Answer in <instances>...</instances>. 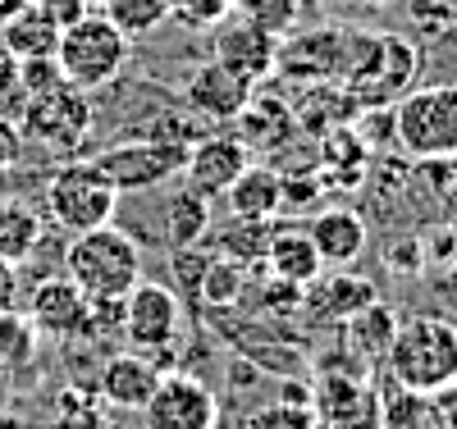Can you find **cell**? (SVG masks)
<instances>
[{
	"label": "cell",
	"instance_id": "1",
	"mask_svg": "<svg viewBox=\"0 0 457 429\" xmlns=\"http://www.w3.org/2000/svg\"><path fill=\"white\" fill-rule=\"evenodd\" d=\"M385 370L398 388L411 393H444L457 384V325L444 316H407L398 320Z\"/></svg>",
	"mask_w": 457,
	"mask_h": 429
},
{
	"label": "cell",
	"instance_id": "2",
	"mask_svg": "<svg viewBox=\"0 0 457 429\" xmlns=\"http://www.w3.org/2000/svg\"><path fill=\"white\" fill-rule=\"evenodd\" d=\"M60 265H64V279H73L87 293V301L124 297L142 279V247L124 228L101 224L87 233H73Z\"/></svg>",
	"mask_w": 457,
	"mask_h": 429
},
{
	"label": "cell",
	"instance_id": "3",
	"mask_svg": "<svg viewBox=\"0 0 457 429\" xmlns=\"http://www.w3.org/2000/svg\"><path fill=\"white\" fill-rule=\"evenodd\" d=\"M55 64L64 73V83H73L79 92H96L105 83L124 73L129 64V37L114 28L105 14H83L79 23H69L60 32L55 46Z\"/></svg>",
	"mask_w": 457,
	"mask_h": 429
},
{
	"label": "cell",
	"instance_id": "4",
	"mask_svg": "<svg viewBox=\"0 0 457 429\" xmlns=\"http://www.w3.org/2000/svg\"><path fill=\"white\" fill-rule=\"evenodd\" d=\"M394 137L416 161H453L457 155V83L403 92L394 105Z\"/></svg>",
	"mask_w": 457,
	"mask_h": 429
},
{
	"label": "cell",
	"instance_id": "5",
	"mask_svg": "<svg viewBox=\"0 0 457 429\" xmlns=\"http://www.w3.org/2000/svg\"><path fill=\"white\" fill-rule=\"evenodd\" d=\"M114 206H120V192L105 183V174L87 161H64L55 169V178L46 183V210L51 219L69 233H87L101 224H114Z\"/></svg>",
	"mask_w": 457,
	"mask_h": 429
},
{
	"label": "cell",
	"instance_id": "6",
	"mask_svg": "<svg viewBox=\"0 0 457 429\" xmlns=\"http://www.w3.org/2000/svg\"><path fill=\"white\" fill-rule=\"evenodd\" d=\"M14 120H19L23 142H42L51 151H79L92 133V101L73 83H60L55 92L23 96Z\"/></svg>",
	"mask_w": 457,
	"mask_h": 429
},
{
	"label": "cell",
	"instance_id": "7",
	"mask_svg": "<svg viewBox=\"0 0 457 429\" xmlns=\"http://www.w3.org/2000/svg\"><path fill=\"white\" fill-rule=\"evenodd\" d=\"M187 161V146L179 142H156V137H142V142H114L105 151L92 155V165L105 174V183L129 197V192H151L170 178L183 174Z\"/></svg>",
	"mask_w": 457,
	"mask_h": 429
},
{
	"label": "cell",
	"instance_id": "8",
	"mask_svg": "<svg viewBox=\"0 0 457 429\" xmlns=\"http://www.w3.org/2000/svg\"><path fill=\"white\" fill-rule=\"evenodd\" d=\"M179 325H183V306L174 297V288L137 279L124 293V338L133 342V352L151 357L161 370H170V347L179 342Z\"/></svg>",
	"mask_w": 457,
	"mask_h": 429
},
{
	"label": "cell",
	"instance_id": "9",
	"mask_svg": "<svg viewBox=\"0 0 457 429\" xmlns=\"http://www.w3.org/2000/svg\"><path fill=\"white\" fill-rule=\"evenodd\" d=\"M137 416L146 420V429H220V398L197 375L165 370Z\"/></svg>",
	"mask_w": 457,
	"mask_h": 429
},
{
	"label": "cell",
	"instance_id": "10",
	"mask_svg": "<svg viewBox=\"0 0 457 429\" xmlns=\"http://www.w3.org/2000/svg\"><path fill=\"white\" fill-rule=\"evenodd\" d=\"M312 411L316 429H379V388L357 370H325Z\"/></svg>",
	"mask_w": 457,
	"mask_h": 429
},
{
	"label": "cell",
	"instance_id": "11",
	"mask_svg": "<svg viewBox=\"0 0 457 429\" xmlns=\"http://www.w3.org/2000/svg\"><path fill=\"white\" fill-rule=\"evenodd\" d=\"M87 293L73 284V279H42L28 297V325L37 329V338H51V342H73L83 338L87 329Z\"/></svg>",
	"mask_w": 457,
	"mask_h": 429
},
{
	"label": "cell",
	"instance_id": "12",
	"mask_svg": "<svg viewBox=\"0 0 457 429\" xmlns=\"http://www.w3.org/2000/svg\"><path fill=\"white\" fill-rule=\"evenodd\" d=\"M215 60L238 73L243 83H265V78H275V64H279V37L261 32L256 23L247 19H234L228 14L220 28H215Z\"/></svg>",
	"mask_w": 457,
	"mask_h": 429
},
{
	"label": "cell",
	"instance_id": "13",
	"mask_svg": "<svg viewBox=\"0 0 457 429\" xmlns=\"http://www.w3.org/2000/svg\"><path fill=\"white\" fill-rule=\"evenodd\" d=\"M370 301H379V293L366 275H353V269H320L312 284H302L297 316H307L312 325H329V320L343 325Z\"/></svg>",
	"mask_w": 457,
	"mask_h": 429
},
{
	"label": "cell",
	"instance_id": "14",
	"mask_svg": "<svg viewBox=\"0 0 457 429\" xmlns=\"http://www.w3.org/2000/svg\"><path fill=\"white\" fill-rule=\"evenodd\" d=\"M252 165V151L234 137V133H211V137H197L187 146V161H183V183L202 192V197H224L228 183H234L243 169Z\"/></svg>",
	"mask_w": 457,
	"mask_h": 429
},
{
	"label": "cell",
	"instance_id": "15",
	"mask_svg": "<svg viewBox=\"0 0 457 429\" xmlns=\"http://www.w3.org/2000/svg\"><path fill=\"white\" fill-rule=\"evenodd\" d=\"M252 92L256 87L243 83L238 73H228L220 60L197 64L193 73H187V83H183V101H187V110H193L202 124H228L247 105Z\"/></svg>",
	"mask_w": 457,
	"mask_h": 429
},
{
	"label": "cell",
	"instance_id": "16",
	"mask_svg": "<svg viewBox=\"0 0 457 429\" xmlns=\"http://www.w3.org/2000/svg\"><path fill=\"white\" fill-rule=\"evenodd\" d=\"M161 375L165 370L142 352H114V357H105V366L96 375V402L110 411H142L146 398L156 393Z\"/></svg>",
	"mask_w": 457,
	"mask_h": 429
},
{
	"label": "cell",
	"instance_id": "17",
	"mask_svg": "<svg viewBox=\"0 0 457 429\" xmlns=\"http://www.w3.org/2000/svg\"><path fill=\"white\" fill-rule=\"evenodd\" d=\"M307 238L320 256L325 269H348L366 256V238L370 228L357 210H343V206H325L312 224H307Z\"/></svg>",
	"mask_w": 457,
	"mask_h": 429
},
{
	"label": "cell",
	"instance_id": "18",
	"mask_svg": "<svg viewBox=\"0 0 457 429\" xmlns=\"http://www.w3.org/2000/svg\"><path fill=\"white\" fill-rule=\"evenodd\" d=\"M348 32H334V28H316V32H302L293 42H279V64L297 78H343V64H348Z\"/></svg>",
	"mask_w": 457,
	"mask_h": 429
},
{
	"label": "cell",
	"instance_id": "19",
	"mask_svg": "<svg viewBox=\"0 0 457 429\" xmlns=\"http://www.w3.org/2000/svg\"><path fill=\"white\" fill-rule=\"evenodd\" d=\"M234 137L247 146V151H261V155H270L279 151L293 133H297V120H293V105H284L279 96H247V105L234 114Z\"/></svg>",
	"mask_w": 457,
	"mask_h": 429
},
{
	"label": "cell",
	"instance_id": "20",
	"mask_svg": "<svg viewBox=\"0 0 457 429\" xmlns=\"http://www.w3.org/2000/svg\"><path fill=\"white\" fill-rule=\"evenodd\" d=\"M320 256L307 238V228L297 224H275V238H270V252H265V275H275L284 284H312L320 275Z\"/></svg>",
	"mask_w": 457,
	"mask_h": 429
},
{
	"label": "cell",
	"instance_id": "21",
	"mask_svg": "<svg viewBox=\"0 0 457 429\" xmlns=\"http://www.w3.org/2000/svg\"><path fill=\"white\" fill-rule=\"evenodd\" d=\"M224 202H228V210H234L238 219H275L279 215V202H284V183H279L275 169L247 165L234 183H228Z\"/></svg>",
	"mask_w": 457,
	"mask_h": 429
},
{
	"label": "cell",
	"instance_id": "22",
	"mask_svg": "<svg viewBox=\"0 0 457 429\" xmlns=\"http://www.w3.org/2000/svg\"><path fill=\"white\" fill-rule=\"evenodd\" d=\"M0 46L14 60H51L60 46V28L28 0V10H19L10 23H0Z\"/></svg>",
	"mask_w": 457,
	"mask_h": 429
},
{
	"label": "cell",
	"instance_id": "23",
	"mask_svg": "<svg viewBox=\"0 0 457 429\" xmlns=\"http://www.w3.org/2000/svg\"><path fill=\"white\" fill-rule=\"evenodd\" d=\"M37 247H42V215L19 197H5L0 202V260L23 265L37 256Z\"/></svg>",
	"mask_w": 457,
	"mask_h": 429
},
{
	"label": "cell",
	"instance_id": "24",
	"mask_svg": "<svg viewBox=\"0 0 457 429\" xmlns=\"http://www.w3.org/2000/svg\"><path fill=\"white\" fill-rule=\"evenodd\" d=\"M206 233H211V197H202V192H193L183 183L165 202V243L170 247H197Z\"/></svg>",
	"mask_w": 457,
	"mask_h": 429
},
{
	"label": "cell",
	"instance_id": "25",
	"mask_svg": "<svg viewBox=\"0 0 457 429\" xmlns=\"http://www.w3.org/2000/svg\"><path fill=\"white\" fill-rule=\"evenodd\" d=\"M270 238H275V219H228L215 238V256L234 260L243 269L252 265H265V252H270Z\"/></svg>",
	"mask_w": 457,
	"mask_h": 429
},
{
	"label": "cell",
	"instance_id": "26",
	"mask_svg": "<svg viewBox=\"0 0 457 429\" xmlns=\"http://www.w3.org/2000/svg\"><path fill=\"white\" fill-rule=\"evenodd\" d=\"M394 329H398V316H394V310H389L385 301H370V306H361V310H357V316L343 320L348 347H353V352H357L361 361H385Z\"/></svg>",
	"mask_w": 457,
	"mask_h": 429
},
{
	"label": "cell",
	"instance_id": "27",
	"mask_svg": "<svg viewBox=\"0 0 457 429\" xmlns=\"http://www.w3.org/2000/svg\"><path fill=\"white\" fill-rule=\"evenodd\" d=\"M247 293V269L224 260V256H211L206 260V275H202V288H197V306L206 310H234Z\"/></svg>",
	"mask_w": 457,
	"mask_h": 429
},
{
	"label": "cell",
	"instance_id": "28",
	"mask_svg": "<svg viewBox=\"0 0 457 429\" xmlns=\"http://www.w3.org/2000/svg\"><path fill=\"white\" fill-rule=\"evenodd\" d=\"M379 429H439L435 420V398L430 393H411V388H389L379 398Z\"/></svg>",
	"mask_w": 457,
	"mask_h": 429
},
{
	"label": "cell",
	"instance_id": "29",
	"mask_svg": "<svg viewBox=\"0 0 457 429\" xmlns=\"http://www.w3.org/2000/svg\"><path fill=\"white\" fill-rule=\"evenodd\" d=\"M101 14L120 28L129 42L151 37L156 28L170 23V0H101Z\"/></svg>",
	"mask_w": 457,
	"mask_h": 429
},
{
	"label": "cell",
	"instance_id": "30",
	"mask_svg": "<svg viewBox=\"0 0 457 429\" xmlns=\"http://www.w3.org/2000/svg\"><path fill=\"white\" fill-rule=\"evenodd\" d=\"M37 347H42V338H37V329L28 325V316L0 310V375L28 370L37 361Z\"/></svg>",
	"mask_w": 457,
	"mask_h": 429
},
{
	"label": "cell",
	"instance_id": "31",
	"mask_svg": "<svg viewBox=\"0 0 457 429\" xmlns=\"http://www.w3.org/2000/svg\"><path fill=\"white\" fill-rule=\"evenodd\" d=\"M234 14L284 42V37H293V28H297L302 0H234Z\"/></svg>",
	"mask_w": 457,
	"mask_h": 429
},
{
	"label": "cell",
	"instance_id": "32",
	"mask_svg": "<svg viewBox=\"0 0 457 429\" xmlns=\"http://www.w3.org/2000/svg\"><path fill=\"white\" fill-rule=\"evenodd\" d=\"M51 429H110V416H105V407L96 398L79 393V388H64Z\"/></svg>",
	"mask_w": 457,
	"mask_h": 429
},
{
	"label": "cell",
	"instance_id": "33",
	"mask_svg": "<svg viewBox=\"0 0 457 429\" xmlns=\"http://www.w3.org/2000/svg\"><path fill=\"white\" fill-rule=\"evenodd\" d=\"M234 14V0H170V19L183 28H220Z\"/></svg>",
	"mask_w": 457,
	"mask_h": 429
},
{
	"label": "cell",
	"instance_id": "34",
	"mask_svg": "<svg viewBox=\"0 0 457 429\" xmlns=\"http://www.w3.org/2000/svg\"><path fill=\"white\" fill-rule=\"evenodd\" d=\"M206 252H197V247H174V256H170V269H174V284H179V301L187 297L197 306V288H202V275H206Z\"/></svg>",
	"mask_w": 457,
	"mask_h": 429
},
{
	"label": "cell",
	"instance_id": "35",
	"mask_svg": "<svg viewBox=\"0 0 457 429\" xmlns=\"http://www.w3.org/2000/svg\"><path fill=\"white\" fill-rule=\"evenodd\" d=\"M60 83H64V73H60L55 55H51V60H19V87H23V96L55 92Z\"/></svg>",
	"mask_w": 457,
	"mask_h": 429
},
{
	"label": "cell",
	"instance_id": "36",
	"mask_svg": "<svg viewBox=\"0 0 457 429\" xmlns=\"http://www.w3.org/2000/svg\"><path fill=\"white\" fill-rule=\"evenodd\" d=\"M23 133H19V120H10V114H0V169H14L23 161Z\"/></svg>",
	"mask_w": 457,
	"mask_h": 429
},
{
	"label": "cell",
	"instance_id": "37",
	"mask_svg": "<svg viewBox=\"0 0 457 429\" xmlns=\"http://www.w3.org/2000/svg\"><path fill=\"white\" fill-rule=\"evenodd\" d=\"M32 5L42 10V14H46V19L60 28V32H64L69 23H79V19L87 14V0H32Z\"/></svg>",
	"mask_w": 457,
	"mask_h": 429
},
{
	"label": "cell",
	"instance_id": "38",
	"mask_svg": "<svg viewBox=\"0 0 457 429\" xmlns=\"http://www.w3.org/2000/svg\"><path fill=\"white\" fill-rule=\"evenodd\" d=\"M5 96H14L23 105V87H19V60L0 46V105H5Z\"/></svg>",
	"mask_w": 457,
	"mask_h": 429
},
{
	"label": "cell",
	"instance_id": "39",
	"mask_svg": "<svg viewBox=\"0 0 457 429\" xmlns=\"http://www.w3.org/2000/svg\"><path fill=\"white\" fill-rule=\"evenodd\" d=\"M435 420H439V429H457V384L435 393Z\"/></svg>",
	"mask_w": 457,
	"mask_h": 429
},
{
	"label": "cell",
	"instance_id": "40",
	"mask_svg": "<svg viewBox=\"0 0 457 429\" xmlns=\"http://www.w3.org/2000/svg\"><path fill=\"white\" fill-rule=\"evenodd\" d=\"M19 301V265L0 260V310H14Z\"/></svg>",
	"mask_w": 457,
	"mask_h": 429
},
{
	"label": "cell",
	"instance_id": "41",
	"mask_svg": "<svg viewBox=\"0 0 457 429\" xmlns=\"http://www.w3.org/2000/svg\"><path fill=\"white\" fill-rule=\"evenodd\" d=\"M19 10H28V0H0V23H10Z\"/></svg>",
	"mask_w": 457,
	"mask_h": 429
},
{
	"label": "cell",
	"instance_id": "42",
	"mask_svg": "<svg viewBox=\"0 0 457 429\" xmlns=\"http://www.w3.org/2000/svg\"><path fill=\"white\" fill-rule=\"evenodd\" d=\"M0 429H28V425H23L14 411H0Z\"/></svg>",
	"mask_w": 457,
	"mask_h": 429
},
{
	"label": "cell",
	"instance_id": "43",
	"mask_svg": "<svg viewBox=\"0 0 457 429\" xmlns=\"http://www.w3.org/2000/svg\"><path fill=\"white\" fill-rule=\"evenodd\" d=\"M361 5H370V10H385V5H394V0H361Z\"/></svg>",
	"mask_w": 457,
	"mask_h": 429
},
{
	"label": "cell",
	"instance_id": "44",
	"mask_svg": "<svg viewBox=\"0 0 457 429\" xmlns=\"http://www.w3.org/2000/svg\"><path fill=\"white\" fill-rule=\"evenodd\" d=\"M87 5H101V0H87Z\"/></svg>",
	"mask_w": 457,
	"mask_h": 429
},
{
	"label": "cell",
	"instance_id": "45",
	"mask_svg": "<svg viewBox=\"0 0 457 429\" xmlns=\"http://www.w3.org/2000/svg\"><path fill=\"white\" fill-rule=\"evenodd\" d=\"M243 429H247V425H243Z\"/></svg>",
	"mask_w": 457,
	"mask_h": 429
}]
</instances>
